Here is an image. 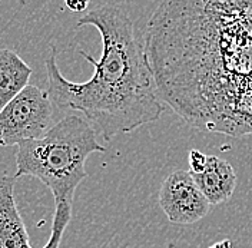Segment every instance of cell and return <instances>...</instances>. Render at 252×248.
<instances>
[{
    "label": "cell",
    "instance_id": "5b68a950",
    "mask_svg": "<svg viewBox=\"0 0 252 248\" xmlns=\"http://www.w3.org/2000/svg\"><path fill=\"white\" fill-rule=\"evenodd\" d=\"M15 175L0 177V248H33L15 200ZM72 215L53 213L50 237L42 248H59Z\"/></svg>",
    "mask_w": 252,
    "mask_h": 248
},
{
    "label": "cell",
    "instance_id": "ba28073f",
    "mask_svg": "<svg viewBox=\"0 0 252 248\" xmlns=\"http://www.w3.org/2000/svg\"><path fill=\"white\" fill-rule=\"evenodd\" d=\"M32 68L15 50L0 49V112L29 85Z\"/></svg>",
    "mask_w": 252,
    "mask_h": 248
},
{
    "label": "cell",
    "instance_id": "277c9868",
    "mask_svg": "<svg viewBox=\"0 0 252 248\" xmlns=\"http://www.w3.org/2000/svg\"><path fill=\"white\" fill-rule=\"evenodd\" d=\"M53 106L47 91L28 85L0 112V146L42 138L56 124Z\"/></svg>",
    "mask_w": 252,
    "mask_h": 248
},
{
    "label": "cell",
    "instance_id": "7a4b0ae2",
    "mask_svg": "<svg viewBox=\"0 0 252 248\" xmlns=\"http://www.w3.org/2000/svg\"><path fill=\"white\" fill-rule=\"evenodd\" d=\"M86 25L100 33L102 56L94 61L80 52L94 71L92 78L78 83L61 73L56 52L52 50L45 66L53 105L82 113L108 141L158 121L165 106L127 10L121 4H99L78 20L79 28Z\"/></svg>",
    "mask_w": 252,
    "mask_h": 248
},
{
    "label": "cell",
    "instance_id": "9c48e42d",
    "mask_svg": "<svg viewBox=\"0 0 252 248\" xmlns=\"http://www.w3.org/2000/svg\"><path fill=\"white\" fill-rule=\"evenodd\" d=\"M208 155L202 154L198 149L189 151V172L190 174H201L206 167Z\"/></svg>",
    "mask_w": 252,
    "mask_h": 248
},
{
    "label": "cell",
    "instance_id": "6da1fadb",
    "mask_svg": "<svg viewBox=\"0 0 252 248\" xmlns=\"http://www.w3.org/2000/svg\"><path fill=\"white\" fill-rule=\"evenodd\" d=\"M158 93L189 126L252 135V0H168L145 29Z\"/></svg>",
    "mask_w": 252,
    "mask_h": 248
},
{
    "label": "cell",
    "instance_id": "3957f363",
    "mask_svg": "<svg viewBox=\"0 0 252 248\" xmlns=\"http://www.w3.org/2000/svg\"><path fill=\"white\" fill-rule=\"evenodd\" d=\"M96 134L83 116H63L42 138L16 146L15 177H33L45 184L55 207H73L76 188L88 177V158L106 151Z\"/></svg>",
    "mask_w": 252,
    "mask_h": 248
},
{
    "label": "cell",
    "instance_id": "30bf717a",
    "mask_svg": "<svg viewBox=\"0 0 252 248\" xmlns=\"http://www.w3.org/2000/svg\"><path fill=\"white\" fill-rule=\"evenodd\" d=\"M64 6L70 10V12H86L89 3L86 0H66Z\"/></svg>",
    "mask_w": 252,
    "mask_h": 248
},
{
    "label": "cell",
    "instance_id": "52a82bcc",
    "mask_svg": "<svg viewBox=\"0 0 252 248\" xmlns=\"http://www.w3.org/2000/svg\"><path fill=\"white\" fill-rule=\"evenodd\" d=\"M205 198L212 205L229 201L236 188V174L228 161L208 155L206 167L201 174H190Z\"/></svg>",
    "mask_w": 252,
    "mask_h": 248
},
{
    "label": "cell",
    "instance_id": "8992f818",
    "mask_svg": "<svg viewBox=\"0 0 252 248\" xmlns=\"http://www.w3.org/2000/svg\"><path fill=\"white\" fill-rule=\"evenodd\" d=\"M159 207L173 224L190 225L208 214L211 204L189 171L171 172L159 189Z\"/></svg>",
    "mask_w": 252,
    "mask_h": 248
}]
</instances>
